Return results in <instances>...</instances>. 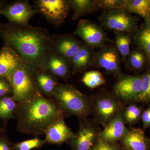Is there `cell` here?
Wrapping results in <instances>:
<instances>
[{
    "instance_id": "8",
    "label": "cell",
    "mask_w": 150,
    "mask_h": 150,
    "mask_svg": "<svg viewBox=\"0 0 150 150\" xmlns=\"http://www.w3.org/2000/svg\"><path fill=\"white\" fill-rule=\"evenodd\" d=\"M35 3L37 12L56 26L64 22L71 8L70 1L67 0H38Z\"/></svg>"
},
{
    "instance_id": "20",
    "label": "cell",
    "mask_w": 150,
    "mask_h": 150,
    "mask_svg": "<svg viewBox=\"0 0 150 150\" xmlns=\"http://www.w3.org/2000/svg\"><path fill=\"white\" fill-rule=\"evenodd\" d=\"M44 69L54 76L67 80L70 77V65L65 59L55 53L49 56L44 65Z\"/></svg>"
},
{
    "instance_id": "37",
    "label": "cell",
    "mask_w": 150,
    "mask_h": 150,
    "mask_svg": "<svg viewBox=\"0 0 150 150\" xmlns=\"http://www.w3.org/2000/svg\"><path fill=\"white\" fill-rule=\"evenodd\" d=\"M127 150V149H120V150Z\"/></svg>"
},
{
    "instance_id": "4",
    "label": "cell",
    "mask_w": 150,
    "mask_h": 150,
    "mask_svg": "<svg viewBox=\"0 0 150 150\" xmlns=\"http://www.w3.org/2000/svg\"><path fill=\"white\" fill-rule=\"evenodd\" d=\"M124 108V102L112 93L103 92L91 96V115L103 127Z\"/></svg>"
},
{
    "instance_id": "29",
    "label": "cell",
    "mask_w": 150,
    "mask_h": 150,
    "mask_svg": "<svg viewBox=\"0 0 150 150\" xmlns=\"http://www.w3.org/2000/svg\"><path fill=\"white\" fill-rule=\"evenodd\" d=\"M137 102L150 103V70L143 75L142 91Z\"/></svg>"
},
{
    "instance_id": "32",
    "label": "cell",
    "mask_w": 150,
    "mask_h": 150,
    "mask_svg": "<svg viewBox=\"0 0 150 150\" xmlns=\"http://www.w3.org/2000/svg\"><path fill=\"white\" fill-rule=\"evenodd\" d=\"M120 149L117 144L105 142L98 137L96 143L91 150H119Z\"/></svg>"
},
{
    "instance_id": "15",
    "label": "cell",
    "mask_w": 150,
    "mask_h": 150,
    "mask_svg": "<svg viewBox=\"0 0 150 150\" xmlns=\"http://www.w3.org/2000/svg\"><path fill=\"white\" fill-rule=\"evenodd\" d=\"M64 118H59L49 126L45 134L46 143L61 144L74 137L75 133L66 124Z\"/></svg>"
},
{
    "instance_id": "36",
    "label": "cell",
    "mask_w": 150,
    "mask_h": 150,
    "mask_svg": "<svg viewBox=\"0 0 150 150\" xmlns=\"http://www.w3.org/2000/svg\"><path fill=\"white\" fill-rule=\"evenodd\" d=\"M3 131H4V130H3V129H2V128L0 127V134H1L2 132H3Z\"/></svg>"
},
{
    "instance_id": "19",
    "label": "cell",
    "mask_w": 150,
    "mask_h": 150,
    "mask_svg": "<svg viewBox=\"0 0 150 150\" xmlns=\"http://www.w3.org/2000/svg\"><path fill=\"white\" fill-rule=\"evenodd\" d=\"M94 48L84 43L80 51L69 63L73 74L82 73L93 65Z\"/></svg>"
},
{
    "instance_id": "24",
    "label": "cell",
    "mask_w": 150,
    "mask_h": 150,
    "mask_svg": "<svg viewBox=\"0 0 150 150\" xmlns=\"http://www.w3.org/2000/svg\"><path fill=\"white\" fill-rule=\"evenodd\" d=\"M115 48L121 56V59L126 63L130 53V45L132 38L131 33L114 31Z\"/></svg>"
},
{
    "instance_id": "11",
    "label": "cell",
    "mask_w": 150,
    "mask_h": 150,
    "mask_svg": "<svg viewBox=\"0 0 150 150\" xmlns=\"http://www.w3.org/2000/svg\"><path fill=\"white\" fill-rule=\"evenodd\" d=\"M79 119V130L68 143L73 150H91L98 139L99 131L87 119Z\"/></svg>"
},
{
    "instance_id": "28",
    "label": "cell",
    "mask_w": 150,
    "mask_h": 150,
    "mask_svg": "<svg viewBox=\"0 0 150 150\" xmlns=\"http://www.w3.org/2000/svg\"><path fill=\"white\" fill-rule=\"evenodd\" d=\"M82 81L89 88L93 89L104 84L105 80L100 72L93 70L86 72L82 79Z\"/></svg>"
},
{
    "instance_id": "30",
    "label": "cell",
    "mask_w": 150,
    "mask_h": 150,
    "mask_svg": "<svg viewBox=\"0 0 150 150\" xmlns=\"http://www.w3.org/2000/svg\"><path fill=\"white\" fill-rule=\"evenodd\" d=\"M46 143L45 139L38 137L14 144L13 149L16 150H31L39 148Z\"/></svg>"
},
{
    "instance_id": "2",
    "label": "cell",
    "mask_w": 150,
    "mask_h": 150,
    "mask_svg": "<svg viewBox=\"0 0 150 150\" xmlns=\"http://www.w3.org/2000/svg\"><path fill=\"white\" fill-rule=\"evenodd\" d=\"M67 115L54 100L38 91L31 99L18 104L17 129L22 134L40 136L55 121Z\"/></svg>"
},
{
    "instance_id": "12",
    "label": "cell",
    "mask_w": 150,
    "mask_h": 150,
    "mask_svg": "<svg viewBox=\"0 0 150 150\" xmlns=\"http://www.w3.org/2000/svg\"><path fill=\"white\" fill-rule=\"evenodd\" d=\"M37 12L27 1L17 2L4 8L0 14L5 16L12 24L25 25Z\"/></svg>"
},
{
    "instance_id": "33",
    "label": "cell",
    "mask_w": 150,
    "mask_h": 150,
    "mask_svg": "<svg viewBox=\"0 0 150 150\" xmlns=\"http://www.w3.org/2000/svg\"><path fill=\"white\" fill-rule=\"evenodd\" d=\"M12 92L11 86L8 80L0 77V98Z\"/></svg>"
},
{
    "instance_id": "22",
    "label": "cell",
    "mask_w": 150,
    "mask_h": 150,
    "mask_svg": "<svg viewBox=\"0 0 150 150\" xmlns=\"http://www.w3.org/2000/svg\"><path fill=\"white\" fill-rule=\"evenodd\" d=\"M70 3L71 8L74 11L72 18L74 20L99 10L95 0H71Z\"/></svg>"
},
{
    "instance_id": "27",
    "label": "cell",
    "mask_w": 150,
    "mask_h": 150,
    "mask_svg": "<svg viewBox=\"0 0 150 150\" xmlns=\"http://www.w3.org/2000/svg\"><path fill=\"white\" fill-rule=\"evenodd\" d=\"M143 111L142 107L134 103H131L124 108L122 118L125 125L131 126L138 123L141 119Z\"/></svg>"
},
{
    "instance_id": "13",
    "label": "cell",
    "mask_w": 150,
    "mask_h": 150,
    "mask_svg": "<svg viewBox=\"0 0 150 150\" xmlns=\"http://www.w3.org/2000/svg\"><path fill=\"white\" fill-rule=\"evenodd\" d=\"M25 64L21 57L8 45L0 50V77L9 80L14 73Z\"/></svg>"
},
{
    "instance_id": "1",
    "label": "cell",
    "mask_w": 150,
    "mask_h": 150,
    "mask_svg": "<svg viewBox=\"0 0 150 150\" xmlns=\"http://www.w3.org/2000/svg\"><path fill=\"white\" fill-rule=\"evenodd\" d=\"M0 35L34 73L44 69L46 61L54 53V39L43 28L6 25L0 28Z\"/></svg>"
},
{
    "instance_id": "23",
    "label": "cell",
    "mask_w": 150,
    "mask_h": 150,
    "mask_svg": "<svg viewBox=\"0 0 150 150\" xmlns=\"http://www.w3.org/2000/svg\"><path fill=\"white\" fill-rule=\"evenodd\" d=\"M134 43L144 52L150 63V23L144 25L135 32Z\"/></svg>"
},
{
    "instance_id": "18",
    "label": "cell",
    "mask_w": 150,
    "mask_h": 150,
    "mask_svg": "<svg viewBox=\"0 0 150 150\" xmlns=\"http://www.w3.org/2000/svg\"><path fill=\"white\" fill-rule=\"evenodd\" d=\"M34 78L38 91L48 98H52L59 82L51 73L45 69L34 73Z\"/></svg>"
},
{
    "instance_id": "34",
    "label": "cell",
    "mask_w": 150,
    "mask_h": 150,
    "mask_svg": "<svg viewBox=\"0 0 150 150\" xmlns=\"http://www.w3.org/2000/svg\"><path fill=\"white\" fill-rule=\"evenodd\" d=\"M143 129L150 127V105L147 108L143 111L141 117Z\"/></svg>"
},
{
    "instance_id": "38",
    "label": "cell",
    "mask_w": 150,
    "mask_h": 150,
    "mask_svg": "<svg viewBox=\"0 0 150 150\" xmlns=\"http://www.w3.org/2000/svg\"><path fill=\"white\" fill-rule=\"evenodd\" d=\"M1 6V3H0V7Z\"/></svg>"
},
{
    "instance_id": "5",
    "label": "cell",
    "mask_w": 150,
    "mask_h": 150,
    "mask_svg": "<svg viewBox=\"0 0 150 150\" xmlns=\"http://www.w3.org/2000/svg\"><path fill=\"white\" fill-rule=\"evenodd\" d=\"M13 98L18 104L31 99L38 92L34 73L24 64L16 70L10 79Z\"/></svg>"
},
{
    "instance_id": "6",
    "label": "cell",
    "mask_w": 150,
    "mask_h": 150,
    "mask_svg": "<svg viewBox=\"0 0 150 150\" xmlns=\"http://www.w3.org/2000/svg\"><path fill=\"white\" fill-rule=\"evenodd\" d=\"M98 19L101 27L114 31L131 33L138 29L137 17L122 10L103 11Z\"/></svg>"
},
{
    "instance_id": "9",
    "label": "cell",
    "mask_w": 150,
    "mask_h": 150,
    "mask_svg": "<svg viewBox=\"0 0 150 150\" xmlns=\"http://www.w3.org/2000/svg\"><path fill=\"white\" fill-rule=\"evenodd\" d=\"M74 34L93 48H102L109 40L102 27L88 20L81 19L79 21Z\"/></svg>"
},
{
    "instance_id": "31",
    "label": "cell",
    "mask_w": 150,
    "mask_h": 150,
    "mask_svg": "<svg viewBox=\"0 0 150 150\" xmlns=\"http://www.w3.org/2000/svg\"><path fill=\"white\" fill-rule=\"evenodd\" d=\"M98 9L103 11L123 10L124 0H95Z\"/></svg>"
},
{
    "instance_id": "35",
    "label": "cell",
    "mask_w": 150,
    "mask_h": 150,
    "mask_svg": "<svg viewBox=\"0 0 150 150\" xmlns=\"http://www.w3.org/2000/svg\"><path fill=\"white\" fill-rule=\"evenodd\" d=\"M0 150H12L8 142L3 139H0Z\"/></svg>"
},
{
    "instance_id": "25",
    "label": "cell",
    "mask_w": 150,
    "mask_h": 150,
    "mask_svg": "<svg viewBox=\"0 0 150 150\" xmlns=\"http://www.w3.org/2000/svg\"><path fill=\"white\" fill-rule=\"evenodd\" d=\"M18 103L13 98L4 97L0 98V119L7 120L16 115Z\"/></svg>"
},
{
    "instance_id": "21",
    "label": "cell",
    "mask_w": 150,
    "mask_h": 150,
    "mask_svg": "<svg viewBox=\"0 0 150 150\" xmlns=\"http://www.w3.org/2000/svg\"><path fill=\"white\" fill-rule=\"evenodd\" d=\"M123 10L142 17L150 23V0H124Z\"/></svg>"
},
{
    "instance_id": "10",
    "label": "cell",
    "mask_w": 150,
    "mask_h": 150,
    "mask_svg": "<svg viewBox=\"0 0 150 150\" xmlns=\"http://www.w3.org/2000/svg\"><path fill=\"white\" fill-rule=\"evenodd\" d=\"M93 66L118 77L121 73V56L115 46H105L94 54Z\"/></svg>"
},
{
    "instance_id": "17",
    "label": "cell",
    "mask_w": 150,
    "mask_h": 150,
    "mask_svg": "<svg viewBox=\"0 0 150 150\" xmlns=\"http://www.w3.org/2000/svg\"><path fill=\"white\" fill-rule=\"evenodd\" d=\"M120 141L126 149L150 150V139L140 128H132Z\"/></svg>"
},
{
    "instance_id": "14",
    "label": "cell",
    "mask_w": 150,
    "mask_h": 150,
    "mask_svg": "<svg viewBox=\"0 0 150 150\" xmlns=\"http://www.w3.org/2000/svg\"><path fill=\"white\" fill-rule=\"evenodd\" d=\"M123 109L104 126L102 131H99L100 139L108 143L117 144L128 133L129 129L125 126L122 118Z\"/></svg>"
},
{
    "instance_id": "7",
    "label": "cell",
    "mask_w": 150,
    "mask_h": 150,
    "mask_svg": "<svg viewBox=\"0 0 150 150\" xmlns=\"http://www.w3.org/2000/svg\"><path fill=\"white\" fill-rule=\"evenodd\" d=\"M143 75L121 74L113 85L112 93L123 102H137L142 91Z\"/></svg>"
},
{
    "instance_id": "3",
    "label": "cell",
    "mask_w": 150,
    "mask_h": 150,
    "mask_svg": "<svg viewBox=\"0 0 150 150\" xmlns=\"http://www.w3.org/2000/svg\"><path fill=\"white\" fill-rule=\"evenodd\" d=\"M52 98L68 115L87 119L91 115V96L82 93L73 85L59 83Z\"/></svg>"
},
{
    "instance_id": "16",
    "label": "cell",
    "mask_w": 150,
    "mask_h": 150,
    "mask_svg": "<svg viewBox=\"0 0 150 150\" xmlns=\"http://www.w3.org/2000/svg\"><path fill=\"white\" fill-rule=\"evenodd\" d=\"M83 43L72 35H63L57 40L54 39V53L65 59L69 64Z\"/></svg>"
},
{
    "instance_id": "26",
    "label": "cell",
    "mask_w": 150,
    "mask_h": 150,
    "mask_svg": "<svg viewBox=\"0 0 150 150\" xmlns=\"http://www.w3.org/2000/svg\"><path fill=\"white\" fill-rule=\"evenodd\" d=\"M147 60V56L144 51L140 48L134 49L130 52L127 58L126 66L130 70L140 71L144 67Z\"/></svg>"
}]
</instances>
